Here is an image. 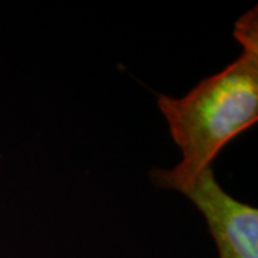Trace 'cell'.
<instances>
[{"label": "cell", "mask_w": 258, "mask_h": 258, "mask_svg": "<svg viewBox=\"0 0 258 258\" xmlns=\"http://www.w3.org/2000/svg\"><path fill=\"white\" fill-rule=\"evenodd\" d=\"M207 222L218 258H258V210L227 194L212 166L184 194Z\"/></svg>", "instance_id": "2"}, {"label": "cell", "mask_w": 258, "mask_h": 258, "mask_svg": "<svg viewBox=\"0 0 258 258\" xmlns=\"http://www.w3.org/2000/svg\"><path fill=\"white\" fill-rule=\"evenodd\" d=\"M234 37L240 55L222 71L181 98L158 95V109L181 161L149 171L155 188L185 194L232 139L258 122V6L235 20Z\"/></svg>", "instance_id": "1"}]
</instances>
